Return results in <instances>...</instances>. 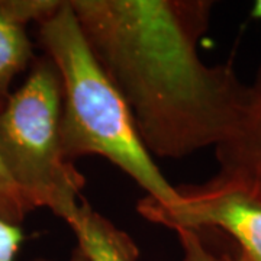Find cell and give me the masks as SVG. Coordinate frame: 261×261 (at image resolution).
<instances>
[{"label": "cell", "instance_id": "obj_1", "mask_svg": "<svg viewBox=\"0 0 261 261\" xmlns=\"http://www.w3.org/2000/svg\"><path fill=\"white\" fill-rule=\"evenodd\" d=\"M84 38L151 155L180 160L219 147L243 113L232 63L199 56L211 0H68Z\"/></svg>", "mask_w": 261, "mask_h": 261}, {"label": "cell", "instance_id": "obj_2", "mask_svg": "<svg viewBox=\"0 0 261 261\" xmlns=\"http://www.w3.org/2000/svg\"><path fill=\"white\" fill-rule=\"evenodd\" d=\"M38 37L63 86L61 141L67 161L99 155L128 174L147 196L170 205L177 187L163 176L134 125L128 105L103 71L68 0L42 20Z\"/></svg>", "mask_w": 261, "mask_h": 261}, {"label": "cell", "instance_id": "obj_3", "mask_svg": "<svg viewBox=\"0 0 261 261\" xmlns=\"http://www.w3.org/2000/svg\"><path fill=\"white\" fill-rule=\"evenodd\" d=\"M61 109V77L44 56L0 109V155L32 211L45 207L68 222L86 178L64 157Z\"/></svg>", "mask_w": 261, "mask_h": 261}, {"label": "cell", "instance_id": "obj_4", "mask_svg": "<svg viewBox=\"0 0 261 261\" xmlns=\"http://www.w3.org/2000/svg\"><path fill=\"white\" fill-rule=\"evenodd\" d=\"M180 199L164 205L145 196L138 214L173 231L200 232L216 228L233 238L245 257L261 261V186L243 178L218 176L202 186L178 189Z\"/></svg>", "mask_w": 261, "mask_h": 261}, {"label": "cell", "instance_id": "obj_5", "mask_svg": "<svg viewBox=\"0 0 261 261\" xmlns=\"http://www.w3.org/2000/svg\"><path fill=\"white\" fill-rule=\"evenodd\" d=\"M63 0H0V109L10 96V84L34 60L27 34L29 22L41 23Z\"/></svg>", "mask_w": 261, "mask_h": 261}, {"label": "cell", "instance_id": "obj_6", "mask_svg": "<svg viewBox=\"0 0 261 261\" xmlns=\"http://www.w3.org/2000/svg\"><path fill=\"white\" fill-rule=\"evenodd\" d=\"M219 174L261 186V65L247 84L243 113L233 134L215 148Z\"/></svg>", "mask_w": 261, "mask_h": 261}, {"label": "cell", "instance_id": "obj_7", "mask_svg": "<svg viewBox=\"0 0 261 261\" xmlns=\"http://www.w3.org/2000/svg\"><path fill=\"white\" fill-rule=\"evenodd\" d=\"M67 225L87 261H138L140 252L134 240L84 199Z\"/></svg>", "mask_w": 261, "mask_h": 261}, {"label": "cell", "instance_id": "obj_8", "mask_svg": "<svg viewBox=\"0 0 261 261\" xmlns=\"http://www.w3.org/2000/svg\"><path fill=\"white\" fill-rule=\"evenodd\" d=\"M32 212L22 192L9 174L0 155V218L10 224L19 225Z\"/></svg>", "mask_w": 261, "mask_h": 261}, {"label": "cell", "instance_id": "obj_9", "mask_svg": "<svg viewBox=\"0 0 261 261\" xmlns=\"http://www.w3.org/2000/svg\"><path fill=\"white\" fill-rule=\"evenodd\" d=\"M178 241L183 248L181 261H225V257H218L206 247L202 233L192 229L177 231Z\"/></svg>", "mask_w": 261, "mask_h": 261}, {"label": "cell", "instance_id": "obj_10", "mask_svg": "<svg viewBox=\"0 0 261 261\" xmlns=\"http://www.w3.org/2000/svg\"><path fill=\"white\" fill-rule=\"evenodd\" d=\"M23 240L25 235L19 225L0 218V261H16Z\"/></svg>", "mask_w": 261, "mask_h": 261}, {"label": "cell", "instance_id": "obj_11", "mask_svg": "<svg viewBox=\"0 0 261 261\" xmlns=\"http://www.w3.org/2000/svg\"><path fill=\"white\" fill-rule=\"evenodd\" d=\"M250 18L254 20H261V0H255L250 10Z\"/></svg>", "mask_w": 261, "mask_h": 261}, {"label": "cell", "instance_id": "obj_12", "mask_svg": "<svg viewBox=\"0 0 261 261\" xmlns=\"http://www.w3.org/2000/svg\"><path fill=\"white\" fill-rule=\"evenodd\" d=\"M68 261H87V258H86L83 251L77 247V248H74V251H73V254H71V257H70Z\"/></svg>", "mask_w": 261, "mask_h": 261}, {"label": "cell", "instance_id": "obj_13", "mask_svg": "<svg viewBox=\"0 0 261 261\" xmlns=\"http://www.w3.org/2000/svg\"><path fill=\"white\" fill-rule=\"evenodd\" d=\"M225 261H251L248 257H245L243 252H240L237 257H225Z\"/></svg>", "mask_w": 261, "mask_h": 261}]
</instances>
